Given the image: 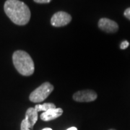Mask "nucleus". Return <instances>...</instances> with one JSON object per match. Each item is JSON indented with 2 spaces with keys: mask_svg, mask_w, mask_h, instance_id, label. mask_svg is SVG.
Here are the masks:
<instances>
[{
  "mask_svg": "<svg viewBox=\"0 0 130 130\" xmlns=\"http://www.w3.org/2000/svg\"><path fill=\"white\" fill-rule=\"evenodd\" d=\"M38 119V111L35 109V108H29L25 113V119L26 120L28 125L30 126L31 129H32L34 125L36 124Z\"/></svg>",
  "mask_w": 130,
  "mask_h": 130,
  "instance_id": "8",
  "label": "nucleus"
},
{
  "mask_svg": "<svg viewBox=\"0 0 130 130\" xmlns=\"http://www.w3.org/2000/svg\"><path fill=\"white\" fill-rule=\"evenodd\" d=\"M6 14L14 24L25 25L30 19V11L24 2L19 0H7L4 5Z\"/></svg>",
  "mask_w": 130,
  "mask_h": 130,
  "instance_id": "1",
  "label": "nucleus"
},
{
  "mask_svg": "<svg viewBox=\"0 0 130 130\" xmlns=\"http://www.w3.org/2000/svg\"><path fill=\"white\" fill-rule=\"evenodd\" d=\"M72 17L70 14L65 12H58L52 16L51 23L54 27H62L70 23Z\"/></svg>",
  "mask_w": 130,
  "mask_h": 130,
  "instance_id": "4",
  "label": "nucleus"
},
{
  "mask_svg": "<svg viewBox=\"0 0 130 130\" xmlns=\"http://www.w3.org/2000/svg\"><path fill=\"white\" fill-rule=\"evenodd\" d=\"M12 61L15 69L23 76H30L35 70L34 62L31 56L24 51H16L13 54Z\"/></svg>",
  "mask_w": 130,
  "mask_h": 130,
  "instance_id": "2",
  "label": "nucleus"
},
{
  "mask_svg": "<svg viewBox=\"0 0 130 130\" xmlns=\"http://www.w3.org/2000/svg\"><path fill=\"white\" fill-rule=\"evenodd\" d=\"M63 113V110L58 108H52L46 112L42 113L41 115V120L44 121H49L51 120H54L57 118H59Z\"/></svg>",
  "mask_w": 130,
  "mask_h": 130,
  "instance_id": "7",
  "label": "nucleus"
},
{
  "mask_svg": "<svg viewBox=\"0 0 130 130\" xmlns=\"http://www.w3.org/2000/svg\"><path fill=\"white\" fill-rule=\"evenodd\" d=\"M67 130H77V129L76 127H74V126H72V127H70L69 129H67Z\"/></svg>",
  "mask_w": 130,
  "mask_h": 130,
  "instance_id": "14",
  "label": "nucleus"
},
{
  "mask_svg": "<svg viewBox=\"0 0 130 130\" xmlns=\"http://www.w3.org/2000/svg\"><path fill=\"white\" fill-rule=\"evenodd\" d=\"M98 27L106 32H116L119 30V25L116 22L108 18H101L98 22Z\"/></svg>",
  "mask_w": 130,
  "mask_h": 130,
  "instance_id": "6",
  "label": "nucleus"
},
{
  "mask_svg": "<svg viewBox=\"0 0 130 130\" xmlns=\"http://www.w3.org/2000/svg\"><path fill=\"white\" fill-rule=\"evenodd\" d=\"M34 108H35V109L38 112H46L47 111H48V110H50V109L55 108L56 106H55V104H54L52 103H43V104H38V105H36V106L34 107Z\"/></svg>",
  "mask_w": 130,
  "mask_h": 130,
  "instance_id": "9",
  "label": "nucleus"
},
{
  "mask_svg": "<svg viewBox=\"0 0 130 130\" xmlns=\"http://www.w3.org/2000/svg\"><path fill=\"white\" fill-rule=\"evenodd\" d=\"M124 16H125L126 18L130 20V7L129 8H127L124 11Z\"/></svg>",
  "mask_w": 130,
  "mask_h": 130,
  "instance_id": "13",
  "label": "nucleus"
},
{
  "mask_svg": "<svg viewBox=\"0 0 130 130\" xmlns=\"http://www.w3.org/2000/svg\"><path fill=\"white\" fill-rule=\"evenodd\" d=\"M51 0H34L35 2L39 3V4H46V3H49Z\"/></svg>",
  "mask_w": 130,
  "mask_h": 130,
  "instance_id": "12",
  "label": "nucleus"
},
{
  "mask_svg": "<svg viewBox=\"0 0 130 130\" xmlns=\"http://www.w3.org/2000/svg\"><path fill=\"white\" fill-rule=\"evenodd\" d=\"M42 130H52L51 128H44V129H43Z\"/></svg>",
  "mask_w": 130,
  "mask_h": 130,
  "instance_id": "15",
  "label": "nucleus"
},
{
  "mask_svg": "<svg viewBox=\"0 0 130 130\" xmlns=\"http://www.w3.org/2000/svg\"><path fill=\"white\" fill-rule=\"evenodd\" d=\"M109 130H115V129H109Z\"/></svg>",
  "mask_w": 130,
  "mask_h": 130,
  "instance_id": "16",
  "label": "nucleus"
},
{
  "mask_svg": "<svg viewBox=\"0 0 130 130\" xmlns=\"http://www.w3.org/2000/svg\"><path fill=\"white\" fill-rule=\"evenodd\" d=\"M54 90V86L51 83L46 82L33 90L30 95V101L33 103L43 101Z\"/></svg>",
  "mask_w": 130,
  "mask_h": 130,
  "instance_id": "3",
  "label": "nucleus"
},
{
  "mask_svg": "<svg viewBox=\"0 0 130 130\" xmlns=\"http://www.w3.org/2000/svg\"><path fill=\"white\" fill-rule=\"evenodd\" d=\"M97 93L93 90H79L73 95V99L77 102H91L96 100Z\"/></svg>",
  "mask_w": 130,
  "mask_h": 130,
  "instance_id": "5",
  "label": "nucleus"
},
{
  "mask_svg": "<svg viewBox=\"0 0 130 130\" xmlns=\"http://www.w3.org/2000/svg\"><path fill=\"white\" fill-rule=\"evenodd\" d=\"M129 43L127 41H124L121 43V46H120V48L121 49H126L127 47L129 46Z\"/></svg>",
  "mask_w": 130,
  "mask_h": 130,
  "instance_id": "11",
  "label": "nucleus"
},
{
  "mask_svg": "<svg viewBox=\"0 0 130 130\" xmlns=\"http://www.w3.org/2000/svg\"><path fill=\"white\" fill-rule=\"evenodd\" d=\"M20 130H32L30 127V126L28 125V124L27 123L26 120L24 119L21 122V125H20Z\"/></svg>",
  "mask_w": 130,
  "mask_h": 130,
  "instance_id": "10",
  "label": "nucleus"
}]
</instances>
